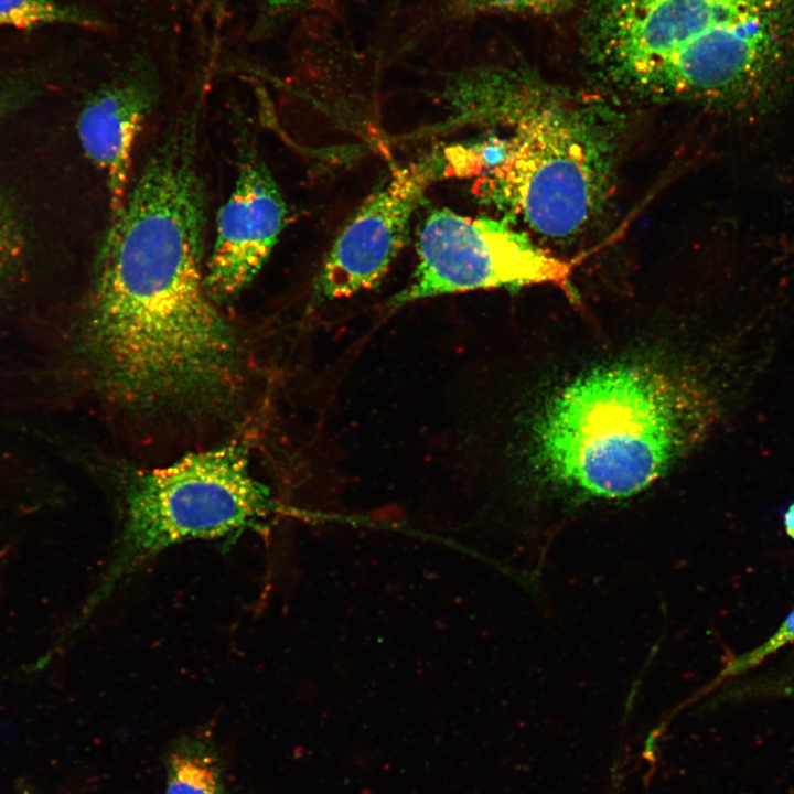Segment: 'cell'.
<instances>
[{"label": "cell", "instance_id": "obj_10", "mask_svg": "<svg viewBox=\"0 0 794 794\" xmlns=\"http://www.w3.org/2000/svg\"><path fill=\"white\" fill-rule=\"evenodd\" d=\"M164 761V794H228L222 755L211 731L180 734Z\"/></svg>", "mask_w": 794, "mask_h": 794}, {"label": "cell", "instance_id": "obj_5", "mask_svg": "<svg viewBox=\"0 0 794 794\" xmlns=\"http://www.w3.org/2000/svg\"><path fill=\"white\" fill-rule=\"evenodd\" d=\"M276 511L237 442L139 472L127 484L124 518L99 600L162 550L192 539L235 537Z\"/></svg>", "mask_w": 794, "mask_h": 794}, {"label": "cell", "instance_id": "obj_15", "mask_svg": "<svg viewBox=\"0 0 794 794\" xmlns=\"http://www.w3.org/2000/svg\"><path fill=\"white\" fill-rule=\"evenodd\" d=\"M783 525L787 536L794 540V501L783 512Z\"/></svg>", "mask_w": 794, "mask_h": 794}, {"label": "cell", "instance_id": "obj_3", "mask_svg": "<svg viewBox=\"0 0 794 794\" xmlns=\"http://www.w3.org/2000/svg\"><path fill=\"white\" fill-rule=\"evenodd\" d=\"M446 98L457 122L511 132L493 139L495 160L476 182L479 197L556 242L600 221L615 186L620 139L607 104L504 66L459 73Z\"/></svg>", "mask_w": 794, "mask_h": 794}, {"label": "cell", "instance_id": "obj_14", "mask_svg": "<svg viewBox=\"0 0 794 794\" xmlns=\"http://www.w3.org/2000/svg\"><path fill=\"white\" fill-rule=\"evenodd\" d=\"M23 253L17 221L0 194V282L15 268Z\"/></svg>", "mask_w": 794, "mask_h": 794}, {"label": "cell", "instance_id": "obj_4", "mask_svg": "<svg viewBox=\"0 0 794 794\" xmlns=\"http://www.w3.org/2000/svg\"><path fill=\"white\" fill-rule=\"evenodd\" d=\"M713 419V400L695 378L653 364L610 365L548 401L535 425L534 459L562 492L627 498L698 443Z\"/></svg>", "mask_w": 794, "mask_h": 794}, {"label": "cell", "instance_id": "obj_6", "mask_svg": "<svg viewBox=\"0 0 794 794\" xmlns=\"http://www.w3.org/2000/svg\"><path fill=\"white\" fill-rule=\"evenodd\" d=\"M418 261L409 283L387 302L397 310L459 292L551 283L568 289L572 262L535 243L504 219L441 208L420 227Z\"/></svg>", "mask_w": 794, "mask_h": 794}, {"label": "cell", "instance_id": "obj_11", "mask_svg": "<svg viewBox=\"0 0 794 794\" xmlns=\"http://www.w3.org/2000/svg\"><path fill=\"white\" fill-rule=\"evenodd\" d=\"M60 24L89 28L95 22L58 0H0V28L33 29Z\"/></svg>", "mask_w": 794, "mask_h": 794}, {"label": "cell", "instance_id": "obj_16", "mask_svg": "<svg viewBox=\"0 0 794 794\" xmlns=\"http://www.w3.org/2000/svg\"><path fill=\"white\" fill-rule=\"evenodd\" d=\"M270 1H272V2H279V3H285V2H289V1H291V0H270Z\"/></svg>", "mask_w": 794, "mask_h": 794}, {"label": "cell", "instance_id": "obj_7", "mask_svg": "<svg viewBox=\"0 0 794 794\" xmlns=\"http://www.w3.org/2000/svg\"><path fill=\"white\" fill-rule=\"evenodd\" d=\"M479 172L474 146L436 149L396 168L335 238L314 283L315 303L376 288L403 249L430 186L443 178Z\"/></svg>", "mask_w": 794, "mask_h": 794}, {"label": "cell", "instance_id": "obj_9", "mask_svg": "<svg viewBox=\"0 0 794 794\" xmlns=\"http://www.w3.org/2000/svg\"><path fill=\"white\" fill-rule=\"evenodd\" d=\"M152 105L153 96L148 88L127 83L99 90L79 114L81 146L106 178L109 224L118 218L125 205L133 147Z\"/></svg>", "mask_w": 794, "mask_h": 794}, {"label": "cell", "instance_id": "obj_8", "mask_svg": "<svg viewBox=\"0 0 794 794\" xmlns=\"http://www.w3.org/2000/svg\"><path fill=\"white\" fill-rule=\"evenodd\" d=\"M288 210L266 164L248 158L216 218L205 286L214 300L244 290L269 258L287 221Z\"/></svg>", "mask_w": 794, "mask_h": 794}, {"label": "cell", "instance_id": "obj_2", "mask_svg": "<svg viewBox=\"0 0 794 794\" xmlns=\"http://www.w3.org/2000/svg\"><path fill=\"white\" fill-rule=\"evenodd\" d=\"M582 43L620 93L760 119L793 81L794 0H590Z\"/></svg>", "mask_w": 794, "mask_h": 794}, {"label": "cell", "instance_id": "obj_12", "mask_svg": "<svg viewBox=\"0 0 794 794\" xmlns=\"http://www.w3.org/2000/svg\"><path fill=\"white\" fill-rule=\"evenodd\" d=\"M572 6V0H450L447 9L457 18L495 14L552 17Z\"/></svg>", "mask_w": 794, "mask_h": 794}, {"label": "cell", "instance_id": "obj_1", "mask_svg": "<svg viewBox=\"0 0 794 794\" xmlns=\"http://www.w3.org/2000/svg\"><path fill=\"white\" fill-rule=\"evenodd\" d=\"M196 118L183 115L150 152L98 254L82 346L105 374L135 387L195 382L237 343L205 286Z\"/></svg>", "mask_w": 794, "mask_h": 794}, {"label": "cell", "instance_id": "obj_13", "mask_svg": "<svg viewBox=\"0 0 794 794\" xmlns=\"http://www.w3.org/2000/svg\"><path fill=\"white\" fill-rule=\"evenodd\" d=\"M794 642V609L783 620L777 630L759 646L733 658L720 672L718 680L728 677H734L744 672L754 668L771 655L779 652L784 646Z\"/></svg>", "mask_w": 794, "mask_h": 794}]
</instances>
